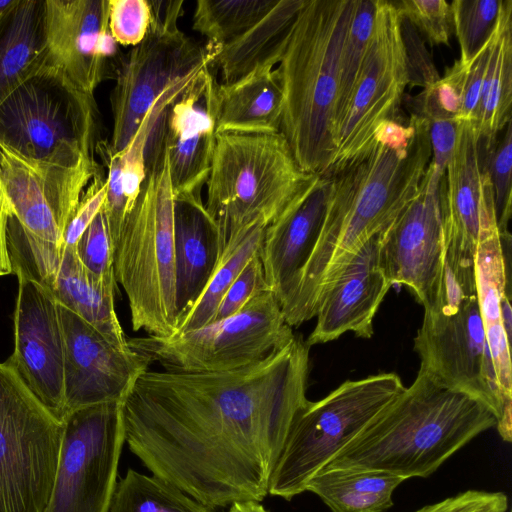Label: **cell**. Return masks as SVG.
Listing matches in <instances>:
<instances>
[{
  "label": "cell",
  "instance_id": "cell-28",
  "mask_svg": "<svg viewBox=\"0 0 512 512\" xmlns=\"http://www.w3.org/2000/svg\"><path fill=\"white\" fill-rule=\"evenodd\" d=\"M159 102L145 117L138 130L122 151H114L108 140H98L95 152L106 169V197L103 212L113 245L126 217L133 209L145 180L147 144L165 108L179 95Z\"/></svg>",
  "mask_w": 512,
  "mask_h": 512
},
{
  "label": "cell",
  "instance_id": "cell-26",
  "mask_svg": "<svg viewBox=\"0 0 512 512\" xmlns=\"http://www.w3.org/2000/svg\"><path fill=\"white\" fill-rule=\"evenodd\" d=\"M224 244L201 194L174 197V251L178 319L207 285ZM178 323V322H177Z\"/></svg>",
  "mask_w": 512,
  "mask_h": 512
},
{
  "label": "cell",
  "instance_id": "cell-23",
  "mask_svg": "<svg viewBox=\"0 0 512 512\" xmlns=\"http://www.w3.org/2000/svg\"><path fill=\"white\" fill-rule=\"evenodd\" d=\"M382 232L370 238L323 291L316 325L305 340L310 347L346 332L366 339L373 335L374 316L392 286L380 264Z\"/></svg>",
  "mask_w": 512,
  "mask_h": 512
},
{
  "label": "cell",
  "instance_id": "cell-22",
  "mask_svg": "<svg viewBox=\"0 0 512 512\" xmlns=\"http://www.w3.org/2000/svg\"><path fill=\"white\" fill-rule=\"evenodd\" d=\"M443 246L474 256L481 232L498 230L492 185L483 166L480 136L470 122L458 137L441 186Z\"/></svg>",
  "mask_w": 512,
  "mask_h": 512
},
{
  "label": "cell",
  "instance_id": "cell-24",
  "mask_svg": "<svg viewBox=\"0 0 512 512\" xmlns=\"http://www.w3.org/2000/svg\"><path fill=\"white\" fill-rule=\"evenodd\" d=\"M329 178L315 175L291 204L266 226L259 257L270 290L282 306L294 292L318 240Z\"/></svg>",
  "mask_w": 512,
  "mask_h": 512
},
{
  "label": "cell",
  "instance_id": "cell-19",
  "mask_svg": "<svg viewBox=\"0 0 512 512\" xmlns=\"http://www.w3.org/2000/svg\"><path fill=\"white\" fill-rule=\"evenodd\" d=\"M57 305L64 336L65 414L123 402L136 379L149 369V359L131 348H118L83 318Z\"/></svg>",
  "mask_w": 512,
  "mask_h": 512
},
{
  "label": "cell",
  "instance_id": "cell-10",
  "mask_svg": "<svg viewBox=\"0 0 512 512\" xmlns=\"http://www.w3.org/2000/svg\"><path fill=\"white\" fill-rule=\"evenodd\" d=\"M94 97L46 66L0 104V143L32 160L74 166L94 158Z\"/></svg>",
  "mask_w": 512,
  "mask_h": 512
},
{
  "label": "cell",
  "instance_id": "cell-49",
  "mask_svg": "<svg viewBox=\"0 0 512 512\" xmlns=\"http://www.w3.org/2000/svg\"><path fill=\"white\" fill-rule=\"evenodd\" d=\"M11 214V206L0 179V277L12 274L7 247V224Z\"/></svg>",
  "mask_w": 512,
  "mask_h": 512
},
{
  "label": "cell",
  "instance_id": "cell-1",
  "mask_svg": "<svg viewBox=\"0 0 512 512\" xmlns=\"http://www.w3.org/2000/svg\"><path fill=\"white\" fill-rule=\"evenodd\" d=\"M301 335L247 366L146 370L122 402L125 442L154 476L212 508L262 501L306 397Z\"/></svg>",
  "mask_w": 512,
  "mask_h": 512
},
{
  "label": "cell",
  "instance_id": "cell-40",
  "mask_svg": "<svg viewBox=\"0 0 512 512\" xmlns=\"http://www.w3.org/2000/svg\"><path fill=\"white\" fill-rule=\"evenodd\" d=\"M75 251L89 273L105 285L116 289L114 248L103 208L79 238Z\"/></svg>",
  "mask_w": 512,
  "mask_h": 512
},
{
  "label": "cell",
  "instance_id": "cell-36",
  "mask_svg": "<svg viewBox=\"0 0 512 512\" xmlns=\"http://www.w3.org/2000/svg\"><path fill=\"white\" fill-rule=\"evenodd\" d=\"M375 10L376 0H356L339 62L338 92L333 121L334 142L355 90L371 36Z\"/></svg>",
  "mask_w": 512,
  "mask_h": 512
},
{
  "label": "cell",
  "instance_id": "cell-3",
  "mask_svg": "<svg viewBox=\"0 0 512 512\" xmlns=\"http://www.w3.org/2000/svg\"><path fill=\"white\" fill-rule=\"evenodd\" d=\"M493 414L468 395L445 388L419 370L321 470L383 471L407 480L428 477L480 433Z\"/></svg>",
  "mask_w": 512,
  "mask_h": 512
},
{
  "label": "cell",
  "instance_id": "cell-29",
  "mask_svg": "<svg viewBox=\"0 0 512 512\" xmlns=\"http://www.w3.org/2000/svg\"><path fill=\"white\" fill-rule=\"evenodd\" d=\"M44 63V0H14L0 15V104Z\"/></svg>",
  "mask_w": 512,
  "mask_h": 512
},
{
  "label": "cell",
  "instance_id": "cell-21",
  "mask_svg": "<svg viewBox=\"0 0 512 512\" xmlns=\"http://www.w3.org/2000/svg\"><path fill=\"white\" fill-rule=\"evenodd\" d=\"M211 69L194 79L163 111L153 133L167 155L173 196L201 194L216 144V89Z\"/></svg>",
  "mask_w": 512,
  "mask_h": 512
},
{
  "label": "cell",
  "instance_id": "cell-42",
  "mask_svg": "<svg viewBox=\"0 0 512 512\" xmlns=\"http://www.w3.org/2000/svg\"><path fill=\"white\" fill-rule=\"evenodd\" d=\"M150 20L149 0H109V29L118 44H139L146 36Z\"/></svg>",
  "mask_w": 512,
  "mask_h": 512
},
{
  "label": "cell",
  "instance_id": "cell-30",
  "mask_svg": "<svg viewBox=\"0 0 512 512\" xmlns=\"http://www.w3.org/2000/svg\"><path fill=\"white\" fill-rule=\"evenodd\" d=\"M305 0H278L254 26L219 48L213 66L222 84L233 83L253 70L280 62L293 22Z\"/></svg>",
  "mask_w": 512,
  "mask_h": 512
},
{
  "label": "cell",
  "instance_id": "cell-4",
  "mask_svg": "<svg viewBox=\"0 0 512 512\" xmlns=\"http://www.w3.org/2000/svg\"><path fill=\"white\" fill-rule=\"evenodd\" d=\"M356 0H305L276 68L283 92L280 133L299 168L325 175L336 146L339 62Z\"/></svg>",
  "mask_w": 512,
  "mask_h": 512
},
{
  "label": "cell",
  "instance_id": "cell-35",
  "mask_svg": "<svg viewBox=\"0 0 512 512\" xmlns=\"http://www.w3.org/2000/svg\"><path fill=\"white\" fill-rule=\"evenodd\" d=\"M278 0H198L193 29L207 43L222 47L261 20Z\"/></svg>",
  "mask_w": 512,
  "mask_h": 512
},
{
  "label": "cell",
  "instance_id": "cell-12",
  "mask_svg": "<svg viewBox=\"0 0 512 512\" xmlns=\"http://www.w3.org/2000/svg\"><path fill=\"white\" fill-rule=\"evenodd\" d=\"M294 335L275 294L266 290L229 317L170 337L128 338V344L163 369L220 372L255 363Z\"/></svg>",
  "mask_w": 512,
  "mask_h": 512
},
{
  "label": "cell",
  "instance_id": "cell-18",
  "mask_svg": "<svg viewBox=\"0 0 512 512\" xmlns=\"http://www.w3.org/2000/svg\"><path fill=\"white\" fill-rule=\"evenodd\" d=\"M428 165L415 198L381 233L380 264L389 281L410 289L423 306L436 289L443 258L441 186Z\"/></svg>",
  "mask_w": 512,
  "mask_h": 512
},
{
  "label": "cell",
  "instance_id": "cell-9",
  "mask_svg": "<svg viewBox=\"0 0 512 512\" xmlns=\"http://www.w3.org/2000/svg\"><path fill=\"white\" fill-rule=\"evenodd\" d=\"M405 386L395 373L346 380L295 416L272 471L268 494L291 500Z\"/></svg>",
  "mask_w": 512,
  "mask_h": 512
},
{
  "label": "cell",
  "instance_id": "cell-51",
  "mask_svg": "<svg viewBox=\"0 0 512 512\" xmlns=\"http://www.w3.org/2000/svg\"><path fill=\"white\" fill-rule=\"evenodd\" d=\"M14 0H0V15L13 4Z\"/></svg>",
  "mask_w": 512,
  "mask_h": 512
},
{
  "label": "cell",
  "instance_id": "cell-14",
  "mask_svg": "<svg viewBox=\"0 0 512 512\" xmlns=\"http://www.w3.org/2000/svg\"><path fill=\"white\" fill-rule=\"evenodd\" d=\"M408 84L400 13L394 2L376 0L371 36L328 172L365 149L382 122L394 120Z\"/></svg>",
  "mask_w": 512,
  "mask_h": 512
},
{
  "label": "cell",
  "instance_id": "cell-45",
  "mask_svg": "<svg viewBox=\"0 0 512 512\" xmlns=\"http://www.w3.org/2000/svg\"><path fill=\"white\" fill-rule=\"evenodd\" d=\"M106 188V174L102 166L86 187L80 204L65 230L63 241L66 245L75 247L81 235L102 210Z\"/></svg>",
  "mask_w": 512,
  "mask_h": 512
},
{
  "label": "cell",
  "instance_id": "cell-37",
  "mask_svg": "<svg viewBox=\"0 0 512 512\" xmlns=\"http://www.w3.org/2000/svg\"><path fill=\"white\" fill-rule=\"evenodd\" d=\"M502 0H454L450 3L460 60L469 63L489 42Z\"/></svg>",
  "mask_w": 512,
  "mask_h": 512
},
{
  "label": "cell",
  "instance_id": "cell-43",
  "mask_svg": "<svg viewBox=\"0 0 512 512\" xmlns=\"http://www.w3.org/2000/svg\"><path fill=\"white\" fill-rule=\"evenodd\" d=\"M270 290L259 253L244 266L223 296L213 321L229 317L240 311L257 294ZM212 321V322H213Z\"/></svg>",
  "mask_w": 512,
  "mask_h": 512
},
{
  "label": "cell",
  "instance_id": "cell-6",
  "mask_svg": "<svg viewBox=\"0 0 512 512\" xmlns=\"http://www.w3.org/2000/svg\"><path fill=\"white\" fill-rule=\"evenodd\" d=\"M139 197L114 243V276L128 298L134 331L177 332L174 196L162 143L149 148Z\"/></svg>",
  "mask_w": 512,
  "mask_h": 512
},
{
  "label": "cell",
  "instance_id": "cell-8",
  "mask_svg": "<svg viewBox=\"0 0 512 512\" xmlns=\"http://www.w3.org/2000/svg\"><path fill=\"white\" fill-rule=\"evenodd\" d=\"M151 20L144 39L123 55L110 94L113 130L108 140L122 151L149 112L182 92L211 69L219 48L197 44L178 26L183 0H149Z\"/></svg>",
  "mask_w": 512,
  "mask_h": 512
},
{
  "label": "cell",
  "instance_id": "cell-31",
  "mask_svg": "<svg viewBox=\"0 0 512 512\" xmlns=\"http://www.w3.org/2000/svg\"><path fill=\"white\" fill-rule=\"evenodd\" d=\"M512 104V1L502 0L489 44L476 129L484 144L496 140L511 120Z\"/></svg>",
  "mask_w": 512,
  "mask_h": 512
},
{
  "label": "cell",
  "instance_id": "cell-25",
  "mask_svg": "<svg viewBox=\"0 0 512 512\" xmlns=\"http://www.w3.org/2000/svg\"><path fill=\"white\" fill-rule=\"evenodd\" d=\"M510 251V233L502 235L498 230L480 233L475 254V279L496 383L504 403L512 408Z\"/></svg>",
  "mask_w": 512,
  "mask_h": 512
},
{
  "label": "cell",
  "instance_id": "cell-41",
  "mask_svg": "<svg viewBox=\"0 0 512 512\" xmlns=\"http://www.w3.org/2000/svg\"><path fill=\"white\" fill-rule=\"evenodd\" d=\"M394 4L431 46L449 45L453 33L450 3L444 0H402Z\"/></svg>",
  "mask_w": 512,
  "mask_h": 512
},
{
  "label": "cell",
  "instance_id": "cell-2",
  "mask_svg": "<svg viewBox=\"0 0 512 512\" xmlns=\"http://www.w3.org/2000/svg\"><path fill=\"white\" fill-rule=\"evenodd\" d=\"M431 160L429 122H382L369 145L329 178L326 212L297 286L282 305L287 324L315 317L318 301L357 251L384 231L417 195Z\"/></svg>",
  "mask_w": 512,
  "mask_h": 512
},
{
  "label": "cell",
  "instance_id": "cell-5",
  "mask_svg": "<svg viewBox=\"0 0 512 512\" xmlns=\"http://www.w3.org/2000/svg\"><path fill=\"white\" fill-rule=\"evenodd\" d=\"M414 338L419 370L437 384L468 395L495 417L501 438L512 439L511 410L499 392L479 312L475 257L443 246L442 269Z\"/></svg>",
  "mask_w": 512,
  "mask_h": 512
},
{
  "label": "cell",
  "instance_id": "cell-34",
  "mask_svg": "<svg viewBox=\"0 0 512 512\" xmlns=\"http://www.w3.org/2000/svg\"><path fill=\"white\" fill-rule=\"evenodd\" d=\"M108 512H215L171 483L128 469L117 482Z\"/></svg>",
  "mask_w": 512,
  "mask_h": 512
},
{
  "label": "cell",
  "instance_id": "cell-17",
  "mask_svg": "<svg viewBox=\"0 0 512 512\" xmlns=\"http://www.w3.org/2000/svg\"><path fill=\"white\" fill-rule=\"evenodd\" d=\"M45 65L93 96L123 55L109 29V0H44Z\"/></svg>",
  "mask_w": 512,
  "mask_h": 512
},
{
  "label": "cell",
  "instance_id": "cell-39",
  "mask_svg": "<svg viewBox=\"0 0 512 512\" xmlns=\"http://www.w3.org/2000/svg\"><path fill=\"white\" fill-rule=\"evenodd\" d=\"M469 63L458 59L446 69L443 77L420 94L417 115L428 122L458 121Z\"/></svg>",
  "mask_w": 512,
  "mask_h": 512
},
{
  "label": "cell",
  "instance_id": "cell-27",
  "mask_svg": "<svg viewBox=\"0 0 512 512\" xmlns=\"http://www.w3.org/2000/svg\"><path fill=\"white\" fill-rule=\"evenodd\" d=\"M217 133L280 132L283 92L277 70L264 66L216 89Z\"/></svg>",
  "mask_w": 512,
  "mask_h": 512
},
{
  "label": "cell",
  "instance_id": "cell-33",
  "mask_svg": "<svg viewBox=\"0 0 512 512\" xmlns=\"http://www.w3.org/2000/svg\"><path fill=\"white\" fill-rule=\"evenodd\" d=\"M265 228L264 223H255L226 242L201 295L178 319L175 335L203 327L213 321L217 308L230 285L247 262L259 253Z\"/></svg>",
  "mask_w": 512,
  "mask_h": 512
},
{
  "label": "cell",
  "instance_id": "cell-32",
  "mask_svg": "<svg viewBox=\"0 0 512 512\" xmlns=\"http://www.w3.org/2000/svg\"><path fill=\"white\" fill-rule=\"evenodd\" d=\"M405 479L383 471L320 470L306 484L332 512H384Z\"/></svg>",
  "mask_w": 512,
  "mask_h": 512
},
{
  "label": "cell",
  "instance_id": "cell-38",
  "mask_svg": "<svg viewBox=\"0 0 512 512\" xmlns=\"http://www.w3.org/2000/svg\"><path fill=\"white\" fill-rule=\"evenodd\" d=\"M505 132L499 140L484 144L486 152L482 158L483 166L492 185L494 210L500 234H509L508 223L512 212V121L505 126Z\"/></svg>",
  "mask_w": 512,
  "mask_h": 512
},
{
  "label": "cell",
  "instance_id": "cell-50",
  "mask_svg": "<svg viewBox=\"0 0 512 512\" xmlns=\"http://www.w3.org/2000/svg\"><path fill=\"white\" fill-rule=\"evenodd\" d=\"M229 512H268L258 501L242 500L231 504Z\"/></svg>",
  "mask_w": 512,
  "mask_h": 512
},
{
  "label": "cell",
  "instance_id": "cell-11",
  "mask_svg": "<svg viewBox=\"0 0 512 512\" xmlns=\"http://www.w3.org/2000/svg\"><path fill=\"white\" fill-rule=\"evenodd\" d=\"M63 432V420L0 362V512H44Z\"/></svg>",
  "mask_w": 512,
  "mask_h": 512
},
{
  "label": "cell",
  "instance_id": "cell-47",
  "mask_svg": "<svg viewBox=\"0 0 512 512\" xmlns=\"http://www.w3.org/2000/svg\"><path fill=\"white\" fill-rule=\"evenodd\" d=\"M490 40L469 62L463 92L462 109L457 121L458 123L470 122L473 123L474 125L476 123L477 112L487 65Z\"/></svg>",
  "mask_w": 512,
  "mask_h": 512
},
{
  "label": "cell",
  "instance_id": "cell-7",
  "mask_svg": "<svg viewBox=\"0 0 512 512\" xmlns=\"http://www.w3.org/2000/svg\"><path fill=\"white\" fill-rule=\"evenodd\" d=\"M314 176L299 168L280 132L217 133L205 207L224 246L255 223L273 222Z\"/></svg>",
  "mask_w": 512,
  "mask_h": 512
},
{
  "label": "cell",
  "instance_id": "cell-20",
  "mask_svg": "<svg viewBox=\"0 0 512 512\" xmlns=\"http://www.w3.org/2000/svg\"><path fill=\"white\" fill-rule=\"evenodd\" d=\"M14 349L6 362L58 418L65 415L64 336L55 299L35 282L18 278Z\"/></svg>",
  "mask_w": 512,
  "mask_h": 512
},
{
  "label": "cell",
  "instance_id": "cell-15",
  "mask_svg": "<svg viewBox=\"0 0 512 512\" xmlns=\"http://www.w3.org/2000/svg\"><path fill=\"white\" fill-rule=\"evenodd\" d=\"M7 247L12 274L35 282L118 348L130 349L115 310V288L87 271L75 247L34 236L13 214L7 224Z\"/></svg>",
  "mask_w": 512,
  "mask_h": 512
},
{
  "label": "cell",
  "instance_id": "cell-46",
  "mask_svg": "<svg viewBox=\"0 0 512 512\" xmlns=\"http://www.w3.org/2000/svg\"><path fill=\"white\" fill-rule=\"evenodd\" d=\"M508 497L503 492L467 490L415 512H506Z\"/></svg>",
  "mask_w": 512,
  "mask_h": 512
},
{
  "label": "cell",
  "instance_id": "cell-16",
  "mask_svg": "<svg viewBox=\"0 0 512 512\" xmlns=\"http://www.w3.org/2000/svg\"><path fill=\"white\" fill-rule=\"evenodd\" d=\"M95 158L77 165L27 159L0 143V179L12 214L34 236L64 243L82 195L100 170Z\"/></svg>",
  "mask_w": 512,
  "mask_h": 512
},
{
  "label": "cell",
  "instance_id": "cell-44",
  "mask_svg": "<svg viewBox=\"0 0 512 512\" xmlns=\"http://www.w3.org/2000/svg\"><path fill=\"white\" fill-rule=\"evenodd\" d=\"M400 27L409 77L408 85L410 88L419 86L425 89L436 82L440 76L421 35L401 14Z\"/></svg>",
  "mask_w": 512,
  "mask_h": 512
},
{
  "label": "cell",
  "instance_id": "cell-48",
  "mask_svg": "<svg viewBox=\"0 0 512 512\" xmlns=\"http://www.w3.org/2000/svg\"><path fill=\"white\" fill-rule=\"evenodd\" d=\"M458 137V122H429V140L431 146L430 165L439 175H444L447 164L453 154Z\"/></svg>",
  "mask_w": 512,
  "mask_h": 512
},
{
  "label": "cell",
  "instance_id": "cell-13",
  "mask_svg": "<svg viewBox=\"0 0 512 512\" xmlns=\"http://www.w3.org/2000/svg\"><path fill=\"white\" fill-rule=\"evenodd\" d=\"M53 489L44 512H108L125 442L122 402L67 412Z\"/></svg>",
  "mask_w": 512,
  "mask_h": 512
}]
</instances>
